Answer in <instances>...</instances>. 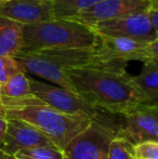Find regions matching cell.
<instances>
[{"instance_id": "5bb4252c", "label": "cell", "mask_w": 158, "mask_h": 159, "mask_svg": "<svg viewBox=\"0 0 158 159\" xmlns=\"http://www.w3.org/2000/svg\"><path fill=\"white\" fill-rule=\"evenodd\" d=\"M23 48V26L0 16V57H14Z\"/></svg>"}, {"instance_id": "7402d4cb", "label": "cell", "mask_w": 158, "mask_h": 159, "mask_svg": "<svg viewBox=\"0 0 158 159\" xmlns=\"http://www.w3.org/2000/svg\"><path fill=\"white\" fill-rule=\"evenodd\" d=\"M7 127H8V119L4 115H0V144L3 142V139L6 136Z\"/></svg>"}, {"instance_id": "5b68a950", "label": "cell", "mask_w": 158, "mask_h": 159, "mask_svg": "<svg viewBox=\"0 0 158 159\" xmlns=\"http://www.w3.org/2000/svg\"><path fill=\"white\" fill-rule=\"evenodd\" d=\"M29 86L33 94L48 106L68 115L87 117L92 121L99 122L114 130L116 134L118 132L121 116H116L102 111L84 101L78 94L61 87L48 84L32 78H29Z\"/></svg>"}, {"instance_id": "e0dca14e", "label": "cell", "mask_w": 158, "mask_h": 159, "mask_svg": "<svg viewBox=\"0 0 158 159\" xmlns=\"http://www.w3.org/2000/svg\"><path fill=\"white\" fill-rule=\"evenodd\" d=\"M13 159H65V154L53 145H46L22 149L13 155Z\"/></svg>"}, {"instance_id": "3957f363", "label": "cell", "mask_w": 158, "mask_h": 159, "mask_svg": "<svg viewBox=\"0 0 158 159\" xmlns=\"http://www.w3.org/2000/svg\"><path fill=\"white\" fill-rule=\"evenodd\" d=\"M99 43L97 34L91 27L67 19L23 26L22 50H61L94 48Z\"/></svg>"}, {"instance_id": "2e32d148", "label": "cell", "mask_w": 158, "mask_h": 159, "mask_svg": "<svg viewBox=\"0 0 158 159\" xmlns=\"http://www.w3.org/2000/svg\"><path fill=\"white\" fill-rule=\"evenodd\" d=\"M56 19H70L102 0H50Z\"/></svg>"}, {"instance_id": "277c9868", "label": "cell", "mask_w": 158, "mask_h": 159, "mask_svg": "<svg viewBox=\"0 0 158 159\" xmlns=\"http://www.w3.org/2000/svg\"><path fill=\"white\" fill-rule=\"evenodd\" d=\"M4 116L7 119L22 120L33 126L61 151L92 121L87 117L62 113L48 105L6 109Z\"/></svg>"}, {"instance_id": "30bf717a", "label": "cell", "mask_w": 158, "mask_h": 159, "mask_svg": "<svg viewBox=\"0 0 158 159\" xmlns=\"http://www.w3.org/2000/svg\"><path fill=\"white\" fill-rule=\"evenodd\" d=\"M91 28L97 35L103 36L131 38L141 41H153L158 39V33L148 21L146 12L102 22L91 26Z\"/></svg>"}, {"instance_id": "603a6c76", "label": "cell", "mask_w": 158, "mask_h": 159, "mask_svg": "<svg viewBox=\"0 0 158 159\" xmlns=\"http://www.w3.org/2000/svg\"><path fill=\"white\" fill-rule=\"evenodd\" d=\"M0 115H4V108L2 105V94H1V84H0Z\"/></svg>"}, {"instance_id": "8992f818", "label": "cell", "mask_w": 158, "mask_h": 159, "mask_svg": "<svg viewBox=\"0 0 158 159\" xmlns=\"http://www.w3.org/2000/svg\"><path fill=\"white\" fill-rule=\"evenodd\" d=\"M97 47L105 57L112 61L124 62L140 61L146 63L158 61V39L141 41L124 37L97 35Z\"/></svg>"}, {"instance_id": "6da1fadb", "label": "cell", "mask_w": 158, "mask_h": 159, "mask_svg": "<svg viewBox=\"0 0 158 159\" xmlns=\"http://www.w3.org/2000/svg\"><path fill=\"white\" fill-rule=\"evenodd\" d=\"M74 93L93 106L124 116L150 103L141 94L126 70L74 68L64 70Z\"/></svg>"}, {"instance_id": "484cf974", "label": "cell", "mask_w": 158, "mask_h": 159, "mask_svg": "<svg viewBox=\"0 0 158 159\" xmlns=\"http://www.w3.org/2000/svg\"><path fill=\"white\" fill-rule=\"evenodd\" d=\"M0 1H7V0H0Z\"/></svg>"}, {"instance_id": "ffe728a7", "label": "cell", "mask_w": 158, "mask_h": 159, "mask_svg": "<svg viewBox=\"0 0 158 159\" xmlns=\"http://www.w3.org/2000/svg\"><path fill=\"white\" fill-rule=\"evenodd\" d=\"M132 159H158V142L147 141L132 145Z\"/></svg>"}, {"instance_id": "9a60e30c", "label": "cell", "mask_w": 158, "mask_h": 159, "mask_svg": "<svg viewBox=\"0 0 158 159\" xmlns=\"http://www.w3.org/2000/svg\"><path fill=\"white\" fill-rule=\"evenodd\" d=\"M132 81L148 102L158 104V61L143 63L141 73L132 76Z\"/></svg>"}, {"instance_id": "4fadbf2b", "label": "cell", "mask_w": 158, "mask_h": 159, "mask_svg": "<svg viewBox=\"0 0 158 159\" xmlns=\"http://www.w3.org/2000/svg\"><path fill=\"white\" fill-rule=\"evenodd\" d=\"M1 94L4 111L46 105L32 93L29 78L25 73L16 74L1 84Z\"/></svg>"}, {"instance_id": "ba28073f", "label": "cell", "mask_w": 158, "mask_h": 159, "mask_svg": "<svg viewBox=\"0 0 158 159\" xmlns=\"http://www.w3.org/2000/svg\"><path fill=\"white\" fill-rule=\"evenodd\" d=\"M155 1L157 0H102L91 8L77 13L67 20L91 27L102 22L137 13H144Z\"/></svg>"}, {"instance_id": "d6986e66", "label": "cell", "mask_w": 158, "mask_h": 159, "mask_svg": "<svg viewBox=\"0 0 158 159\" xmlns=\"http://www.w3.org/2000/svg\"><path fill=\"white\" fill-rule=\"evenodd\" d=\"M19 73H24V70L15 57L7 55L0 57V84H3L11 77Z\"/></svg>"}, {"instance_id": "44dd1931", "label": "cell", "mask_w": 158, "mask_h": 159, "mask_svg": "<svg viewBox=\"0 0 158 159\" xmlns=\"http://www.w3.org/2000/svg\"><path fill=\"white\" fill-rule=\"evenodd\" d=\"M146 15H147V19L152 24L153 28L158 33V0L155 1L151 6V8L146 11Z\"/></svg>"}, {"instance_id": "8fae6325", "label": "cell", "mask_w": 158, "mask_h": 159, "mask_svg": "<svg viewBox=\"0 0 158 159\" xmlns=\"http://www.w3.org/2000/svg\"><path fill=\"white\" fill-rule=\"evenodd\" d=\"M0 16L22 26L34 25L55 20L50 0H7L0 1Z\"/></svg>"}, {"instance_id": "52a82bcc", "label": "cell", "mask_w": 158, "mask_h": 159, "mask_svg": "<svg viewBox=\"0 0 158 159\" xmlns=\"http://www.w3.org/2000/svg\"><path fill=\"white\" fill-rule=\"evenodd\" d=\"M158 104H146L121 116L116 136L131 145L155 141L158 142Z\"/></svg>"}, {"instance_id": "cb8c5ba5", "label": "cell", "mask_w": 158, "mask_h": 159, "mask_svg": "<svg viewBox=\"0 0 158 159\" xmlns=\"http://www.w3.org/2000/svg\"><path fill=\"white\" fill-rule=\"evenodd\" d=\"M0 159H13V157L10 155H7L6 153L0 151Z\"/></svg>"}, {"instance_id": "7a4b0ae2", "label": "cell", "mask_w": 158, "mask_h": 159, "mask_svg": "<svg viewBox=\"0 0 158 159\" xmlns=\"http://www.w3.org/2000/svg\"><path fill=\"white\" fill-rule=\"evenodd\" d=\"M15 60L24 73L54 82L59 87L73 91L64 70L74 68H105L113 70H126L127 63L112 61L101 52L99 47L87 49H61V50H21Z\"/></svg>"}, {"instance_id": "d4e9b609", "label": "cell", "mask_w": 158, "mask_h": 159, "mask_svg": "<svg viewBox=\"0 0 158 159\" xmlns=\"http://www.w3.org/2000/svg\"><path fill=\"white\" fill-rule=\"evenodd\" d=\"M99 159H107V151L104 152V153H102V155L100 156Z\"/></svg>"}, {"instance_id": "9c48e42d", "label": "cell", "mask_w": 158, "mask_h": 159, "mask_svg": "<svg viewBox=\"0 0 158 159\" xmlns=\"http://www.w3.org/2000/svg\"><path fill=\"white\" fill-rule=\"evenodd\" d=\"M116 132L99 122L91 121L81 133L75 136L64 148L65 159H99L107 151Z\"/></svg>"}, {"instance_id": "7c38bea8", "label": "cell", "mask_w": 158, "mask_h": 159, "mask_svg": "<svg viewBox=\"0 0 158 159\" xmlns=\"http://www.w3.org/2000/svg\"><path fill=\"white\" fill-rule=\"evenodd\" d=\"M52 145L50 141L42 135L33 126L17 119H8L6 136L0 144V151L13 157L15 153L22 149L36 146Z\"/></svg>"}, {"instance_id": "ac0fdd59", "label": "cell", "mask_w": 158, "mask_h": 159, "mask_svg": "<svg viewBox=\"0 0 158 159\" xmlns=\"http://www.w3.org/2000/svg\"><path fill=\"white\" fill-rule=\"evenodd\" d=\"M132 145L124 139L115 136L107 147V159H132Z\"/></svg>"}]
</instances>
